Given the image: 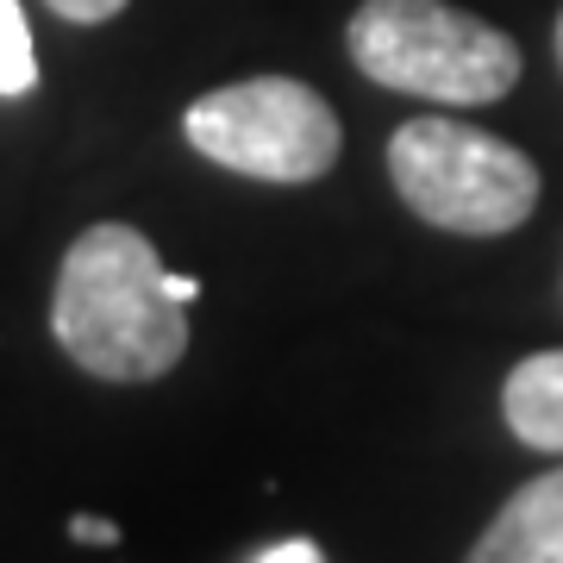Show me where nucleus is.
I'll return each instance as SVG.
<instances>
[{
    "mask_svg": "<svg viewBox=\"0 0 563 563\" xmlns=\"http://www.w3.org/2000/svg\"><path fill=\"white\" fill-rule=\"evenodd\" d=\"M51 332L101 383H157L188 351V307L169 295L157 244L139 225L101 220L63 251Z\"/></svg>",
    "mask_w": 563,
    "mask_h": 563,
    "instance_id": "1",
    "label": "nucleus"
},
{
    "mask_svg": "<svg viewBox=\"0 0 563 563\" xmlns=\"http://www.w3.org/2000/svg\"><path fill=\"white\" fill-rule=\"evenodd\" d=\"M57 20H69V25H101V20H113L125 0H44Z\"/></svg>",
    "mask_w": 563,
    "mask_h": 563,
    "instance_id": "8",
    "label": "nucleus"
},
{
    "mask_svg": "<svg viewBox=\"0 0 563 563\" xmlns=\"http://www.w3.org/2000/svg\"><path fill=\"white\" fill-rule=\"evenodd\" d=\"M32 88H38V51H32L25 7L0 0V101L7 95H32Z\"/></svg>",
    "mask_w": 563,
    "mask_h": 563,
    "instance_id": "7",
    "label": "nucleus"
},
{
    "mask_svg": "<svg viewBox=\"0 0 563 563\" xmlns=\"http://www.w3.org/2000/svg\"><path fill=\"white\" fill-rule=\"evenodd\" d=\"M69 539L76 544H120V526L95 520V514H76V520H69Z\"/></svg>",
    "mask_w": 563,
    "mask_h": 563,
    "instance_id": "10",
    "label": "nucleus"
},
{
    "mask_svg": "<svg viewBox=\"0 0 563 563\" xmlns=\"http://www.w3.org/2000/svg\"><path fill=\"white\" fill-rule=\"evenodd\" d=\"M388 176L426 225L457 239H501L539 207V163L483 125L420 113L388 139Z\"/></svg>",
    "mask_w": 563,
    "mask_h": 563,
    "instance_id": "3",
    "label": "nucleus"
},
{
    "mask_svg": "<svg viewBox=\"0 0 563 563\" xmlns=\"http://www.w3.org/2000/svg\"><path fill=\"white\" fill-rule=\"evenodd\" d=\"M501 420L532 451H563V351H532L507 369Z\"/></svg>",
    "mask_w": 563,
    "mask_h": 563,
    "instance_id": "6",
    "label": "nucleus"
},
{
    "mask_svg": "<svg viewBox=\"0 0 563 563\" xmlns=\"http://www.w3.org/2000/svg\"><path fill=\"white\" fill-rule=\"evenodd\" d=\"M344 44L369 81L444 107L501 101L520 81V44L451 0H363Z\"/></svg>",
    "mask_w": 563,
    "mask_h": 563,
    "instance_id": "2",
    "label": "nucleus"
},
{
    "mask_svg": "<svg viewBox=\"0 0 563 563\" xmlns=\"http://www.w3.org/2000/svg\"><path fill=\"white\" fill-rule=\"evenodd\" d=\"M257 563H325V551L313 539H282L269 551H257Z\"/></svg>",
    "mask_w": 563,
    "mask_h": 563,
    "instance_id": "9",
    "label": "nucleus"
},
{
    "mask_svg": "<svg viewBox=\"0 0 563 563\" xmlns=\"http://www.w3.org/2000/svg\"><path fill=\"white\" fill-rule=\"evenodd\" d=\"M463 563H563V463L514 488Z\"/></svg>",
    "mask_w": 563,
    "mask_h": 563,
    "instance_id": "5",
    "label": "nucleus"
},
{
    "mask_svg": "<svg viewBox=\"0 0 563 563\" xmlns=\"http://www.w3.org/2000/svg\"><path fill=\"white\" fill-rule=\"evenodd\" d=\"M558 69H563V13H558Z\"/></svg>",
    "mask_w": 563,
    "mask_h": 563,
    "instance_id": "11",
    "label": "nucleus"
},
{
    "mask_svg": "<svg viewBox=\"0 0 563 563\" xmlns=\"http://www.w3.org/2000/svg\"><path fill=\"white\" fill-rule=\"evenodd\" d=\"M181 132L207 163L251 181H282V188L320 181L344 151L332 101L295 76L225 81L181 113Z\"/></svg>",
    "mask_w": 563,
    "mask_h": 563,
    "instance_id": "4",
    "label": "nucleus"
}]
</instances>
